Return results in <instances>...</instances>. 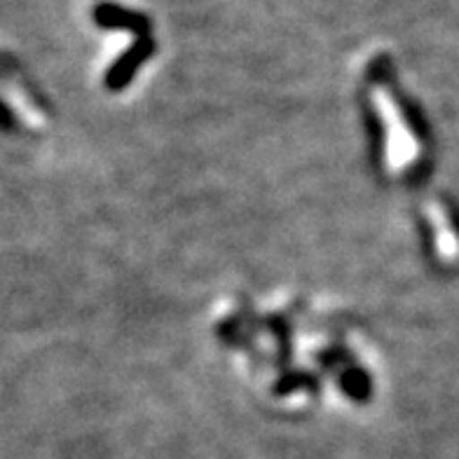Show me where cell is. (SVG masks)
<instances>
[{"instance_id": "1", "label": "cell", "mask_w": 459, "mask_h": 459, "mask_svg": "<svg viewBox=\"0 0 459 459\" xmlns=\"http://www.w3.org/2000/svg\"><path fill=\"white\" fill-rule=\"evenodd\" d=\"M375 99H377L382 120H385V129H387L389 169H394V171L408 169V164L415 162L417 152H420V145H417V141H415V136H412L411 129L405 127L399 103L389 97L387 90H377Z\"/></svg>"}]
</instances>
